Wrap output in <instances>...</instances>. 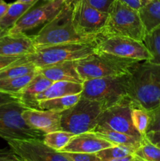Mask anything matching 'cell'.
Returning <instances> with one entry per match:
<instances>
[{
    "label": "cell",
    "mask_w": 160,
    "mask_h": 161,
    "mask_svg": "<svg viewBox=\"0 0 160 161\" xmlns=\"http://www.w3.org/2000/svg\"><path fill=\"white\" fill-rule=\"evenodd\" d=\"M97 51L136 61H150L152 56L143 41L126 36H113L97 40Z\"/></svg>",
    "instance_id": "cell-11"
},
{
    "label": "cell",
    "mask_w": 160,
    "mask_h": 161,
    "mask_svg": "<svg viewBox=\"0 0 160 161\" xmlns=\"http://www.w3.org/2000/svg\"><path fill=\"white\" fill-rule=\"evenodd\" d=\"M38 72L46 78L55 81H70L83 83L76 69V61H64L38 68Z\"/></svg>",
    "instance_id": "cell-17"
},
{
    "label": "cell",
    "mask_w": 160,
    "mask_h": 161,
    "mask_svg": "<svg viewBox=\"0 0 160 161\" xmlns=\"http://www.w3.org/2000/svg\"><path fill=\"white\" fill-rule=\"evenodd\" d=\"M33 40L36 48L68 42H92L82 37L75 31L72 22V8L65 4L52 20L33 36Z\"/></svg>",
    "instance_id": "cell-4"
},
{
    "label": "cell",
    "mask_w": 160,
    "mask_h": 161,
    "mask_svg": "<svg viewBox=\"0 0 160 161\" xmlns=\"http://www.w3.org/2000/svg\"><path fill=\"white\" fill-rule=\"evenodd\" d=\"M113 146L115 145L98 136L94 132L89 131L74 135L66 146L59 152L96 153L98 151Z\"/></svg>",
    "instance_id": "cell-14"
},
{
    "label": "cell",
    "mask_w": 160,
    "mask_h": 161,
    "mask_svg": "<svg viewBox=\"0 0 160 161\" xmlns=\"http://www.w3.org/2000/svg\"><path fill=\"white\" fill-rule=\"evenodd\" d=\"M133 154L136 161H160V147L151 142L145 136Z\"/></svg>",
    "instance_id": "cell-26"
},
{
    "label": "cell",
    "mask_w": 160,
    "mask_h": 161,
    "mask_svg": "<svg viewBox=\"0 0 160 161\" xmlns=\"http://www.w3.org/2000/svg\"><path fill=\"white\" fill-rule=\"evenodd\" d=\"M35 4V3H22L17 0L9 3L6 14L0 20V28L9 31V28H12L17 20Z\"/></svg>",
    "instance_id": "cell-22"
},
{
    "label": "cell",
    "mask_w": 160,
    "mask_h": 161,
    "mask_svg": "<svg viewBox=\"0 0 160 161\" xmlns=\"http://www.w3.org/2000/svg\"><path fill=\"white\" fill-rule=\"evenodd\" d=\"M21 161H70L63 153L53 150L39 138L6 139Z\"/></svg>",
    "instance_id": "cell-12"
},
{
    "label": "cell",
    "mask_w": 160,
    "mask_h": 161,
    "mask_svg": "<svg viewBox=\"0 0 160 161\" xmlns=\"http://www.w3.org/2000/svg\"><path fill=\"white\" fill-rule=\"evenodd\" d=\"M7 32H8L7 30H4L3 29V28H0V38H1L3 36H4L5 34H6Z\"/></svg>",
    "instance_id": "cell-42"
},
{
    "label": "cell",
    "mask_w": 160,
    "mask_h": 161,
    "mask_svg": "<svg viewBox=\"0 0 160 161\" xmlns=\"http://www.w3.org/2000/svg\"><path fill=\"white\" fill-rule=\"evenodd\" d=\"M119 1L124 3L126 6H130L132 9H134L136 10L139 11V9L144 5L145 0H119Z\"/></svg>",
    "instance_id": "cell-37"
},
{
    "label": "cell",
    "mask_w": 160,
    "mask_h": 161,
    "mask_svg": "<svg viewBox=\"0 0 160 161\" xmlns=\"http://www.w3.org/2000/svg\"><path fill=\"white\" fill-rule=\"evenodd\" d=\"M108 13V20L102 38L119 36L144 41L146 31L139 11L114 0Z\"/></svg>",
    "instance_id": "cell-5"
},
{
    "label": "cell",
    "mask_w": 160,
    "mask_h": 161,
    "mask_svg": "<svg viewBox=\"0 0 160 161\" xmlns=\"http://www.w3.org/2000/svg\"><path fill=\"white\" fill-rule=\"evenodd\" d=\"M131 118L133 126L142 135H145L150 124L149 111L144 109L136 103L131 108Z\"/></svg>",
    "instance_id": "cell-29"
},
{
    "label": "cell",
    "mask_w": 160,
    "mask_h": 161,
    "mask_svg": "<svg viewBox=\"0 0 160 161\" xmlns=\"http://www.w3.org/2000/svg\"><path fill=\"white\" fill-rule=\"evenodd\" d=\"M9 3H6L4 0H0V20H2L4 15L6 14L8 8H9Z\"/></svg>",
    "instance_id": "cell-39"
},
{
    "label": "cell",
    "mask_w": 160,
    "mask_h": 161,
    "mask_svg": "<svg viewBox=\"0 0 160 161\" xmlns=\"http://www.w3.org/2000/svg\"><path fill=\"white\" fill-rule=\"evenodd\" d=\"M37 72L15 77V78L1 79L0 80V91L8 94H17L24 88V86L32 80L33 77L37 74Z\"/></svg>",
    "instance_id": "cell-25"
},
{
    "label": "cell",
    "mask_w": 160,
    "mask_h": 161,
    "mask_svg": "<svg viewBox=\"0 0 160 161\" xmlns=\"http://www.w3.org/2000/svg\"><path fill=\"white\" fill-rule=\"evenodd\" d=\"M0 161H21V160L9 148L0 149Z\"/></svg>",
    "instance_id": "cell-33"
},
{
    "label": "cell",
    "mask_w": 160,
    "mask_h": 161,
    "mask_svg": "<svg viewBox=\"0 0 160 161\" xmlns=\"http://www.w3.org/2000/svg\"><path fill=\"white\" fill-rule=\"evenodd\" d=\"M128 96L151 111L160 105V65L148 61L136 63L130 75Z\"/></svg>",
    "instance_id": "cell-1"
},
{
    "label": "cell",
    "mask_w": 160,
    "mask_h": 161,
    "mask_svg": "<svg viewBox=\"0 0 160 161\" xmlns=\"http://www.w3.org/2000/svg\"><path fill=\"white\" fill-rule=\"evenodd\" d=\"M104 109L102 102L81 97L75 105L61 113V130L74 135L92 131Z\"/></svg>",
    "instance_id": "cell-6"
},
{
    "label": "cell",
    "mask_w": 160,
    "mask_h": 161,
    "mask_svg": "<svg viewBox=\"0 0 160 161\" xmlns=\"http://www.w3.org/2000/svg\"><path fill=\"white\" fill-rule=\"evenodd\" d=\"M22 116L28 126L45 134L61 130V113L26 108Z\"/></svg>",
    "instance_id": "cell-16"
},
{
    "label": "cell",
    "mask_w": 160,
    "mask_h": 161,
    "mask_svg": "<svg viewBox=\"0 0 160 161\" xmlns=\"http://www.w3.org/2000/svg\"><path fill=\"white\" fill-rule=\"evenodd\" d=\"M145 137L151 142L154 143V144H160V130H158V131L147 132L145 135Z\"/></svg>",
    "instance_id": "cell-38"
},
{
    "label": "cell",
    "mask_w": 160,
    "mask_h": 161,
    "mask_svg": "<svg viewBox=\"0 0 160 161\" xmlns=\"http://www.w3.org/2000/svg\"><path fill=\"white\" fill-rule=\"evenodd\" d=\"M19 2H22V3H37L39 0H17Z\"/></svg>",
    "instance_id": "cell-41"
},
{
    "label": "cell",
    "mask_w": 160,
    "mask_h": 161,
    "mask_svg": "<svg viewBox=\"0 0 160 161\" xmlns=\"http://www.w3.org/2000/svg\"><path fill=\"white\" fill-rule=\"evenodd\" d=\"M135 102L129 96L100 113L97 119V126H104L110 129L127 134L143 139L142 135L133 126L131 118V108Z\"/></svg>",
    "instance_id": "cell-10"
},
{
    "label": "cell",
    "mask_w": 160,
    "mask_h": 161,
    "mask_svg": "<svg viewBox=\"0 0 160 161\" xmlns=\"http://www.w3.org/2000/svg\"><path fill=\"white\" fill-rule=\"evenodd\" d=\"M11 102H19L18 94H8L0 91V105Z\"/></svg>",
    "instance_id": "cell-36"
},
{
    "label": "cell",
    "mask_w": 160,
    "mask_h": 161,
    "mask_svg": "<svg viewBox=\"0 0 160 161\" xmlns=\"http://www.w3.org/2000/svg\"><path fill=\"white\" fill-rule=\"evenodd\" d=\"M97 50V41L68 42L38 47L35 52L20 57L17 64H32L37 68L64 61H76L93 54Z\"/></svg>",
    "instance_id": "cell-2"
},
{
    "label": "cell",
    "mask_w": 160,
    "mask_h": 161,
    "mask_svg": "<svg viewBox=\"0 0 160 161\" xmlns=\"http://www.w3.org/2000/svg\"><path fill=\"white\" fill-rule=\"evenodd\" d=\"M33 37L24 32H7L0 38V54L6 56L23 57L35 52Z\"/></svg>",
    "instance_id": "cell-15"
},
{
    "label": "cell",
    "mask_w": 160,
    "mask_h": 161,
    "mask_svg": "<svg viewBox=\"0 0 160 161\" xmlns=\"http://www.w3.org/2000/svg\"><path fill=\"white\" fill-rule=\"evenodd\" d=\"M26 107L20 102H11L0 105V138L6 139H43L45 133L26 124L22 113Z\"/></svg>",
    "instance_id": "cell-8"
},
{
    "label": "cell",
    "mask_w": 160,
    "mask_h": 161,
    "mask_svg": "<svg viewBox=\"0 0 160 161\" xmlns=\"http://www.w3.org/2000/svg\"><path fill=\"white\" fill-rule=\"evenodd\" d=\"M83 89V83L70 81H55L43 92L37 96L36 101L39 102L41 100H45V99L54 98V97H63V96L71 95V94H81Z\"/></svg>",
    "instance_id": "cell-19"
},
{
    "label": "cell",
    "mask_w": 160,
    "mask_h": 161,
    "mask_svg": "<svg viewBox=\"0 0 160 161\" xmlns=\"http://www.w3.org/2000/svg\"><path fill=\"white\" fill-rule=\"evenodd\" d=\"M80 98H81V94H76L41 100L39 101L38 103H39V109L61 113L75 105Z\"/></svg>",
    "instance_id": "cell-23"
},
{
    "label": "cell",
    "mask_w": 160,
    "mask_h": 161,
    "mask_svg": "<svg viewBox=\"0 0 160 161\" xmlns=\"http://www.w3.org/2000/svg\"><path fill=\"white\" fill-rule=\"evenodd\" d=\"M139 14L146 33L160 28V0H145Z\"/></svg>",
    "instance_id": "cell-20"
},
{
    "label": "cell",
    "mask_w": 160,
    "mask_h": 161,
    "mask_svg": "<svg viewBox=\"0 0 160 161\" xmlns=\"http://www.w3.org/2000/svg\"><path fill=\"white\" fill-rule=\"evenodd\" d=\"M149 114H150V124L147 133L160 130V105L154 109L149 111Z\"/></svg>",
    "instance_id": "cell-32"
},
{
    "label": "cell",
    "mask_w": 160,
    "mask_h": 161,
    "mask_svg": "<svg viewBox=\"0 0 160 161\" xmlns=\"http://www.w3.org/2000/svg\"><path fill=\"white\" fill-rule=\"evenodd\" d=\"M64 0L45 2L36 7H31L27 11L11 28L9 33H26L40 26H43L53 18L64 6Z\"/></svg>",
    "instance_id": "cell-13"
},
{
    "label": "cell",
    "mask_w": 160,
    "mask_h": 161,
    "mask_svg": "<svg viewBox=\"0 0 160 161\" xmlns=\"http://www.w3.org/2000/svg\"><path fill=\"white\" fill-rule=\"evenodd\" d=\"M53 82L38 72L32 80L18 94L19 102L27 108L39 109L36 97L49 87Z\"/></svg>",
    "instance_id": "cell-18"
},
{
    "label": "cell",
    "mask_w": 160,
    "mask_h": 161,
    "mask_svg": "<svg viewBox=\"0 0 160 161\" xmlns=\"http://www.w3.org/2000/svg\"><path fill=\"white\" fill-rule=\"evenodd\" d=\"M70 161H100L96 153L63 152Z\"/></svg>",
    "instance_id": "cell-31"
},
{
    "label": "cell",
    "mask_w": 160,
    "mask_h": 161,
    "mask_svg": "<svg viewBox=\"0 0 160 161\" xmlns=\"http://www.w3.org/2000/svg\"><path fill=\"white\" fill-rule=\"evenodd\" d=\"M38 68L32 64H17L14 61L13 64L0 71L1 79L15 78L37 72Z\"/></svg>",
    "instance_id": "cell-30"
},
{
    "label": "cell",
    "mask_w": 160,
    "mask_h": 161,
    "mask_svg": "<svg viewBox=\"0 0 160 161\" xmlns=\"http://www.w3.org/2000/svg\"><path fill=\"white\" fill-rule=\"evenodd\" d=\"M139 61L97 51L76 60V69L83 81L107 76L128 75Z\"/></svg>",
    "instance_id": "cell-3"
},
{
    "label": "cell",
    "mask_w": 160,
    "mask_h": 161,
    "mask_svg": "<svg viewBox=\"0 0 160 161\" xmlns=\"http://www.w3.org/2000/svg\"><path fill=\"white\" fill-rule=\"evenodd\" d=\"M20 57H13V56H6V55L0 54V71L6 69L11 64L19 59Z\"/></svg>",
    "instance_id": "cell-35"
},
{
    "label": "cell",
    "mask_w": 160,
    "mask_h": 161,
    "mask_svg": "<svg viewBox=\"0 0 160 161\" xmlns=\"http://www.w3.org/2000/svg\"><path fill=\"white\" fill-rule=\"evenodd\" d=\"M81 1H83V0H64V3L67 6H70L71 8H73L75 5H77Z\"/></svg>",
    "instance_id": "cell-40"
},
{
    "label": "cell",
    "mask_w": 160,
    "mask_h": 161,
    "mask_svg": "<svg viewBox=\"0 0 160 161\" xmlns=\"http://www.w3.org/2000/svg\"><path fill=\"white\" fill-rule=\"evenodd\" d=\"M92 131L114 145H126V146H132L138 148L141 146L143 140L127 134L116 131L104 126H96Z\"/></svg>",
    "instance_id": "cell-21"
},
{
    "label": "cell",
    "mask_w": 160,
    "mask_h": 161,
    "mask_svg": "<svg viewBox=\"0 0 160 161\" xmlns=\"http://www.w3.org/2000/svg\"><path fill=\"white\" fill-rule=\"evenodd\" d=\"M130 75L107 76L85 80L81 97L102 102L105 108L128 96Z\"/></svg>",
    "instance_id": "cell-7"
},
{
    "label": "cell",
    "mask_w": 160,
    "mask_h": 161,
    "mask_svg": "<svg viewBox=\"0 0 160 161\" xmlns=\"http://www.w3.org/2000/svg\"><path fill=\"white\" fill-rule=\"evenodd\" d=\"M113 1L114 0H87V2L91 6L105 12H108Z\"/></svg>",
    "instance_id": "cell-34"
},
{
    "label": "cell",
    "mask_w": 160,
    "mask_h": 161,
    "mask_svg": "<svg viewBox=\"0 0 160 161\" xmlns=\"http://www.w3.org/2000/svg\"><path fill=\"white\" fill-rule=\"evenodd\" d=\"M136 147L126 145H115L96 153L100 161H119L122 157L134 153Z\"/></svg>",
    "instance_id": "cell-24"
},
{
    "label": "cell",
    "mask_w": 160,
    "mask_h": 161,
    "mask_svg": "<svg viewBox=\"0 0 160 161\" xmlns=\"http://www.w3.org/2000/svg\"><path fill=\"white\" fill-rule=\"evenodd\" d=\"M157 146H159V147H160V144H159V145H157Z\"/></svg>",
    "instance_id": "cell-44"
},
{
    "label": "cell",
    "mask_w": 160,
    "mask_h": 161,
    "mask_svg": "<svg viewBox=\"0 0 160 161\" xmlns=\"http://www.w3.org/2000/svg\"><path fill=\"white\" fill-rule=\"evenodd\" d=\"M143 42L152 56L148 61L160 65V28H155L146 33Z\"/></svg>",
    "instance_id": "cell-28"
},
{
    "label": "cell",
    "mask_w": 160,
    "mask_h": 161,
    "mask_svg": "<svg viewBox=\"0 0 160 161\" xmlns=\"http://www.w3.org/2000/svg\"><path fill=\"white\" fill-rule=\"evenodd\" d=\"M74 135V134L64 130H56L45 134L42 140L46 146L59 152L66 146Z\"/></svg>",
    "instance_id": "cell-27"
},
{
    "label": "cell",
    "mask_w": 160,
    "mask_h": 161,
    "mask_svg": "<svg viewBox=\"0 0 160 161\" xmlns=\"http://www.w3.org/2000/svg\"><path fill=\"white\" fill-rule=\"evenodd\" d=\"M108 20V13L83 0L72 8V22L79 36L90 41L101 39Z\"/></svg>",
    "instance_id": "cell-9"
},
{
    "label": "cell",
    "mask_w": 160,
    "mask_h": 161,
    "mask_svg": "<svg viewBox=\"0 0 160 161\" xmlns=\"http://www.w3.org/2000/svg\"><path fill=\"white\" fill-rule=\"evenodd\" d=\"M45 2H51V1H53V0H44Z\"/></svg>",
    "instance_id": "cell-43"
}]
</instances>
